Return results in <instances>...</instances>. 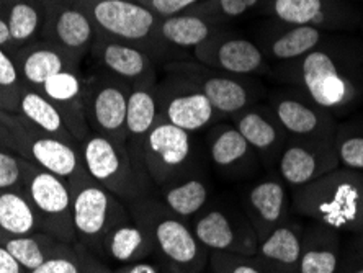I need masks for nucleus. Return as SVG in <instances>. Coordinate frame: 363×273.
<instances>
[{
    "label": "nucleus",
    "instance_id": "1",
    "mask_svg": "<svg viewBox=\"0 0 363 273\" xmlns=\"http://www.w3.org/2000/svg\"><path fill=\"white\" fill-rule=\"evenodd\" d=\"M291 210L345 234L363 233V174L337 167L291 191Z\"/></svg>",
    "mask_w": 363,
    "mask_h": 273
},
{
    "label": "nucleus",
    "instance_id": "2",
    "mask_svg": "<svg viewBox=\"0 0 363 273\" xmlns=\"http://www.w3.org/2000/svg\"><path fill=\"white\" fill-rule=\"evenodd\" d=\"M128 210L151 234L157 257L165 264L185 273H203L208 269L210 252L196 239L190 223L174 215L156 194L130 203Z\"/></svg>",
    "mask_w": 363,
    "mask_h": 273
},
{
    "label": "nucleus",
    "instance_id": "3",
    "mask_svg": "<svg viewBox=\"0 0 363 273\" xmlns=\"http://www.w3.org/2000/svg\"><path fill=\"white\" fill-rule=\"evenodd\" d=\"M81 159L85 172L126 205L156 194L146 167L126 144L90 131L81 141Z\"/></svg>",
    "mask_w": 363,
    "mask_h": 273
},
{
    "label": "nucleus",
    "instance_id": "4",
    "mask_svg": "<svg viewBox=\"0 0 363 273\" xmlns=\"http://www.w3.org/2000/svg\"><path fill=\"white\" fill-rule=\"evenodd\" d=\"M72 191V226L76 243L92 252L116 224L131 219L126 203L104 189L85 169L69 180Z\"/></svg>",
    "mask_w": 363,
    "mask_h": 273
},
{
    "label": "nucleus",
    "instance_id": "5",
    "mask_svg": "<svg viewBox=\"0 0 363 273\" xmlns=\"http://www.w3.org/2000/svg\"><path fill=\"white\" fill-rule=\"evenodd\" d=\"M92 18L97 33L106 38L128 43L156 57L167 51L159 38L156 15L133 0H74Z\"/></svg>",
    "mask_w": 363,
    "mask_h": 273
},
{
    "label": "nucleus",
    "instance_id": "6",
    "mask_svg": "<svg viewBox=\"0 0 363 273\" xmlns=\"http://www.w3.org/2000/svg\"><path fill=\"white\" fill-rule=\"evenodd\" d=\"M283 77L298 85L309 100L330 113L345 108L355 99V85L350 77L333 52L321 46L295 59L283 71Z\"/></svg>",
    "mask_w": 363,
    "mask_h": 273
},
{
    "label": "nucleus",
    "instance_id": "7",
    "mask_svg": "<svg viewBox=\"0 0 363 273\" xmlns=\"http://www.w3.org/2000/svg\"><path fill=\"white\" fill-rule=\"evenodd\" d=\"M143 160L156 190L199 172L194 135L161 115L144 141Z\"/></svg>",
    "mask_w": 363,
    "mask_h": 273
},
{
    "label": "nucleus",
    "instance_id": "8",
    "mask_svg": "<svg viewBox=\"0 0 363 273\" xmlns=\"http://www.w3.org/2000/svg\"><path fill=\"white\" fill-rule=\"evenodd\" d=\"M0 123L12 136L13 151L36 167L66 180L74 179L84 170L81 146H74L60 138L48 135L18 113L0 110Z\"/></svg>",
    "mask_w": 363,
    "mask_h": 273
},
{
    "label": "nucleus",
    "instance_id": "9",
    "mask_svg": "<svg viewBox=\"0 0 363 273\" xmlns=\"http://www.w3.org/2000/svg\"><path fill=\"white\" fill-rule=\"evenodd\" d=\"M23 191L38 216L40 231L66 244H76L69 180L26 162Z\"/></svg>",
    "mask_w": 363,
    "mask_h": 273
},
{
    "label": "nucleus",
    "instance_id": "10",
    "mask_svg": "<svg viewBox=\"0 0 363 273\" xmlns=\"http://www.w3.org/2000/svg\"><path fill=\"white\" fill-rule=\"evenodd\" d=\"M196 239L208 252L252 257L257 252L259 238L241 206L211 203L190 221Z\"/></svg>",
    "mask_w": 363,
    "mask_h": 273
},
{
    "label": "nucleus",
    "instance_id": "11",
    "mask_svg": "<svg viewBox=\"0 0 363 273\" xmlns=\"http://www.w3.org/2000/svg\"><path fill=\"white\" fill-rule=\"evenodd\" d=\"M167 72L180 74L190 79L221 116H236L249 106L255 105L260 95L257 85L244 79V76L216 71V69L203 66L199 61L170 62Z\"/></svg>",
    "mask_w": 363,
    "mask_h": 273
},
{
    "label": "nucleus",
    "instance_id": "12",
    "mask_svg": "<svg viewBox=\"0 0 363 273\" xmlns=\"http://www.w3.org/2000/svg\"><path fill=\"white\" fill-rule=\"evenodd\" d=\"M131 84L108 72L85 80L84 105L89 128L116 143L126 144V110Z\"/></svg>",
    "mask_w": 363,
    "mask_h": 273
},
{
    "label": "nucleus",
    "instance_id": "13",
    "mask_svg": "<svg viewBox=\"0 0 363 273\" xmlns=\"http://www.w3.org/2000/svg\"><path fill=\"white\" fill-rule=\"evenodd\" d=\"M157 106L164 120L190 135L211 128L223 118L190 79L172 72L157 84Z\"/></svg>",
    "mask_w": 363,
    "mask_h": 273
},
{
    "label": "nucleus",
    "instance_id": "14",
    "mask_svg": "<svg viewBox=\"0 0 363 273\" xmlns=\"http://www.w3.org/2000/svg\"><path fill=\"white\" fill-rule=\"evenodd\" d=\"M340 167L334 136L288 138L277 164L283 184L291 190L300 189Z\"/></svg>",
    "mask_w": 363,
    "mask_h": 273
},
{
    "label": "nucleus",
    "instance_id": "15",
    "mask_svg": "<svg viewBox=\"0 0 363 273\" xmlns=\"http://www.w3.org/2000/svg\"><path fill=\"white\" fill-rule=\"evenodd\" d=\"M43 4L45 23L41 40L82 61L97 40V28L92 18L74 0H43Z\"/></svg>",
    "mask_w": 363,
    "mask_h": 273
},
{
    "label": "nucleus",
    "instance_id": "16",
    "mask_svg": "<svg viewBox=\"0 0 363 273\" xmlns=\"http://www.w3.org/2000/svg\"><path fill=\"white\" fill-rule=\"evenodd\" d=\"M244 215L252 224L259 243L291 218V195L279 175H267L255 180L242 191Z\"/></svg>",
    "mask_w": 363,
    "mask_h": 273
},
{
    "label": "nucleus",
    "instance_id": "17",
    "mask_svg": "<svg viewBox=\"0 0 363 273\" xmlns=\"http://www.w3.org/2000/svg\"><path fill=\"white\" fill-rule=\"evenodd\" d=\"M195 57L203 66L234 76H252L269 71L264 51L255 43L221 30L195 48Z\"/></svg>",
    "mask_w": 363,
    "mask_h": 273
},
{
    "label": "nucleus",
    "instance_id": "18",
    "mask_svg": "<svg viewBox=\"0 0 363 273\" xmlns=\"http://www.w3.org/2000/svg\"><path fill=\"white\" fill-rule=\"evenodd\" d=\"M269 108L288 138L334 136L337 123L330 111L309 100L306 95L279 94L270 99Z\"/></svg>",
    "mask_w": 363,
    "mask_h": 273
},
{
    "label": "nucleus",
    "instance_id": "19",
    "mask_svg": "<svg viewBox=\"0 0 363 273\" xmlns=\"http://www.w3.org/2000/svg\"><path fill=\"white\" fill-rule=\"evenodd\" d=\"M206 143L211 164L228 179H245L262 169L257 154L233 123L218 121L213 125Z\"/></svg>",
    "mask_w": 363,
    "mask_h": 273
},
{
    "label": "nucleus",
    "instance_id": "20",
    "mask_svg": "<svg viewBox=\"0 0 363 273\" xmlns=\"http://www.w3.org/2000/svg\"><path fill=\"white\" fill-rule=\"evenodd\" d=\"M233 125L257 154L262 167L267 170L277 169L280 154L288 141V135L281 130L269 106H249L241 113L233 116Z\"/></svg>",
    "mask_w": 363,
    "mask_h": 273
},
{
    "label": "nucleus",
    "instance_id": "21",
    "mask_svg": "<svg viewBox=\"0 0 363 273\" xmlns=\"http://www.w3.org/2000/svg\"><path fill=\"white\" fill-rule=\"evenodd\" d=\"M26 87L38 90L46 80L69 69H79L81 61L45 40L20 46L12 55Z\"/></svg>",
    "mask_w": 363,
    "mask_h": 273
},
{
    "label": "nucleus",
    "instance_id": "22",
    "mask_svg": "<svg viewBox=\"0 0 363 273\" xmlns=\"http://www.w3.org/2000/svg\"><path fill=\"white\" fill-rule=\"evenodd\" d=\"M38 92L60 108L67 128L79 143L90 135L84 105L85 80L79 69H69L56 74L41 85Z\"/></svg>",
    "mask_w": 363,
    "mask_h": 273
},
{
    "label": "nucleus",
    "instance_id": "23",
    "mask_svg": "<svg viewBox=\"0 0 363 273\" xmlns=\"http://www.w3.org/2000/svg\"><path fill=\"white\" fill-rule=\"evenodd\" d=\"M159 118L156 74L131 84L126 110V147L143 160L144 141Z\"/></svg>",
    "mask_w": 363,
    "mask_h": 273
},
{
    "label": "nucleus",
    "instance_id": "24",
    "mask_svg": "<svg viewBox=\"0 0 363 273\" xmlns=\"http://www.w3.org/2000/svg\"><path fill=\"white\" fill-rule=\"evenodd\" d=\"M90 52L95 61L105 69V72L128 84H135L138 80L156 74L154 57L147 51L128 45V43L106 38L97 33V40Z\"/></svg>",
    "mask_w": 363,
    "mask_h": 273
},
{
    "label": "nucleus",
    "instance_id": "25",
    "mask_svg": "<svg viewBox=\"0 0 363 273\" xmlns=\"http://www.w3.org/2000/svg\"><path fill=\"white\" fill-rule=\"evenodd\" d=\"M94 254L99 255L110 267L116 265L115 269L157 257L156 244H154L151 234L140 223H136L133 216L125 223L116 224L105 235L97 252Z\"/></svg>",
    "mask_w": 363,
    "mask_h": 273
},
{
    "label": "nucleus",
    "instance_id": "26",
    "mask_svg": "<svg viewBox=\"0 0 363 273\" xmlns=\"http://www.w3.org/2000/svg\"><path fill=\"white\" fill-rule=\"evenodd\" d=\"M304 224L290 218L259 243L252 255L270 273H300Z\"/></svg>",
    "mask_w": 363,
    "mask_h": 273
},
{
    "label": "nucleus",
    "instance_id": "27",
    "mask_svg": "<svg viewBox=\"0 0 363 273\" xmlns=\"http://www.w3.org/2000/svg\"><path fill=\"white\" fill-rule=\"evenodd\" d=\"M342 247V233L314 221L304 224L300 273H337Z\"/></svg>",
    "mask_w": 363,
    "mask_h": 273
},
{
    "label": "nucleus",
    "instance_id": "28",
    "mask_svg": "<svg viewBox=\"0 0 363 273\" xmlns=\"http://www.w3.org/2000/svg\"><path fill=\"white\" fill-rule=\"evenodd\" d=\"M344 5L335 0H265V12L280 23L337 28L344 20Z\"/></svg>",
    "mask_w": 363,
    "mask_h": 273
},
{
    "label": "nucleus",
    "instance_id": "29",
    "mask_svg": "<svg viewBox=\"0 0 363 273\" xmlns=\"http://www.w3.org/2000/svg\"><path fill=\"white\" fill-rule=\"evenodd\" d=\"M157 191L159 198L174 215L190 223L210 205L213 189L206 177L196 172Z\"/></svg>",
    "mask_w": 363,
    "mask_h": 273
},
{
    "label": "nucleus",
    "instance_id": "30",
    "mask_svg": "<svg viewBox=\"0 0 363 273\" xmlns=\"http://www.w3.org/2000/svg\"><path fill=\"white\" fill-rule=\"evenodd\" d=\"M17 113L30 123H33L36 128H40L48 135L60 138L62 141L74 144V146H81V143L74 138L71 130L67 128V123L64 120L60 108L38 90L25 85L18 99Z\"/></svg>",
    "mask_w": 363,
    "mask_h": 273
},
{
    "label": "nucleus",
    "instance_id": "31",
    "mask_svg": "<svg viewBox=\"0 0 363 273\" xmlns=\"http://www.w3.org/2000/svg\"><path fill=\"white\" fill-rule=\"evenodd\" d=\"M323 36L324 31L314 26L283 23L281 28L267 35L264 48L267 56L279 61H295L319 48Z\"/></svg>",
    "mask_w": 363,
    "mask_h": 273
},
{
    "label": "nucleus",
    "instance_id": "32",
    "mask_svg": "<svg viewBox=\"0 0 363 273\" xmlns=\"http://www.w3.org/2000/svg\"><path fill=\"white\" fill-rule=\"evenodd\" d=\"M220 31V25L201 15L185 12L174 17L161 18L157 35L170 48H199Z\"/></svg>",
    "mask_w": 363,
    "mask_h": 273
},
{
    "label": "nucleus",
    "instance_id": "33",
    "mask_svg": "<svg viewBox=\"0 0 363 273\" xmlns=\"http://www.w3.org/2000/svg\"><path fill=\"white\" fill-rule=\"evenodd\" d=\"M0 15L17 48L41 40L45 23L43 0H0Z\"/></svg>",
    "mask_w": 363,
    "mask_h": 273
},
{
    "label": "nucleus",
    "instance_id": "34",
    "mask_svg": "<svg viewBox=\"0 0 363 273\" xmlns=\"http://www.w3.org/2000/svg\"><path fill=\"white\" fill-rule=\"evenodd\" d=\"M40 231L35 208L23 190H0V244Z\"/></svg>",
    "mask_w": 363,
    "mask_h": 273
},
{
    "label": "nucleus",
    "instance_id": "35",
    "mask_svg": "<svg viewBox=\"0 0 363 273\" xmlns=\"http://www.w3.org/2000/svg\"><path fill=\"white\" fill-rule=\"evenodd\" d=\"M2 245L18 262L21 269L28 273L38 269L46 260H50L51 257L60 254L61 250L72 244L62 243V240L52 238L51 234L36 231L33 234L20 235V238L5 240Z\"/></svg>",
    "mask_w": 363,
    "mask_h": 273
},
{
    "label": "nucleus",
    "instance_id": "36",
    "mask_svg": "<svg viewBox=\"0 0 363 273\" xmlns=\"http://www.w3.org/2000/svg\"><path fill=\"white\" fill-rule=\"evenodd\" d=\"M334 146L340 167L363 174V131L355 130L352 125H337Z\"/></svg>",
    "mask_w": 363,
    "mask_h": 273
},
{
    "label": "nucleus",
    "instance_id": "37",
    "mask_svg": "<svg viewBox=\"0 0 363 273\" xmlns=\"http://www.w3.org/2000/svg\"><path fill=\"white\" fill-rule=\"evenodd\" d=\"M23 89L25 84L17 71L12 55L0 48V110L17 113L18 99Z\"/></svg>",
    "mask_w": 363,
    "mask_h": 273
},
{
    "label": "nucleus",
    "instance_id": "38",
    "mask_svg": "<svg viewBox=\"0 0 363 273\" xmlns=\"http://www.w3.org/2000/svg\"><path fill=\"white\" fill-rule=\"evenodd\" d=\"M259 2L260 0H203L189 12L201 15V17L216 21L220 25L221 21L242 17Z\"/></svg>",
    "mask_w": 363,
    "mask_h": 273
},
{
    "label": "nucleus",
    "instance_id": "39",
    "mask_svg": "<svg viewBox=\"0 0 363 273\" xmlns=\"http://www.w3.org/2000/svg\"><path fill=\"white\" fill-rule=\"evenodd\" d=\"M26 162L13 149L0 147V190H23Z\"/></svg>",
    "mask_w": 363,
    "mask_h": 273
},
{
    "label": "nucleus",
    "instance_id": "40",
    "mask_svg": "<svg viewBox=\"0 0 363 273\" xmlns=\"http://www.w3.org/2000/svg\"><path fill=\"white\" fill-rule=\"evenodd\" d=\"M208 269L211 273H270L254 257L221 252L210 254Z\"/></svg>",
    "mask_w": 363,
    "mask_h": 273
},
{
    "label": "nucleus",
    "instance_id": "41",
    "mask_svg": "<svg viewBox=\"0 0 363 273\" xmlns=\"http://www.w3.org/2000/svg\"><path fill=\"white\" fill-rule=\"evenodd\" d=\"M337 273H363V233L349 234L347 240H344Z\"/></svg>",
    "mask_w": 363,
    "mask_h": 273
},
{
    "label": "nucleus",
    "instance_id": "42",
    "mask_svg": "<svg viewBox=\"0 0 363 273\" xmlns=\"http://www.w3.org/2000/svg\"><path fill=\"white\" fill-rule=\"evenodd\" d=\"M133 2L143 5L157 18H167L189 12L190 9H194L203 0H133Z\"/></svg>",
    "mask_w": 363,
    "mask_h": 273
},
{
    "label": "nucleus",
    "instance_id": "43",
    "mask_svg": "<svg viewBox=\"0 0 363 273\" xmlns=\"http://www.w3.org/2000/svg\"><path fill=\"white\" fill-rule=\"evenodd\" d=\"M28 273H81V265H79L74 244L67 245L60 254L51 257L50 260H46L38 269Z\"/></svg>",
    "mask_w": 363,
    "mask_h": 273
},
{
    "label": "nucleus",
    "instance_id": "44",
    "mask_svg": "<svg viewBox=\"0 0 363 273\" xmlns=\"http://www.w3.org/2000/svg\"><path fill=\"white\" fill-rule=\"evenodd\" d=\"M74 249H76L79 265H81V273H115L113 267H110L99 255H95L92 250L85 247V245L76 243Z\"/></svg>",
    "mask_w": 363,
    "mask_h": 273
},
{
    "label": "nucleus",
    "instance_id": "45",
    "mask_svg": "<svg viewBox=\"0 0 363 273\" xmlns=\"http://www.w3.org/2000/svg\"><path fill=\"white\" fill-rule=\"evenodd\" d=\"M115 273H162V260L157 259H147L141 262H135V264L123 265L115 269Z\"/></svg>",
    "mask_w": 363,
    "mask_h": 273
},
{
    "label": "nucleus",
    "instance_id": "46",
    "mask_svg": "<svg viewBox=\"0 0 363 273\" xmlns=\"http://www.w3.org/2000/svg\"><path fill=\"white\" fill-rule=\"evenodd\" d=\"M0 273H26L2 244H0Z\"/></svg>",
    "mask_w": 363,
    "mask_h": 273
},
{
    "label": "nucleus",
    "instance_id": "47",
    "mask_svg": "<svg viewBox=\"0 0 363 273\" xmlns=\"http://www.w3.org/2000/svg\"><path fill=\"white\" fill-rule=\"evenodd\" d=\"M0 48L7 52H10V55H13L15 50H17V46H15L12 35H10V30H9L7 23H5L2 15H0Z\"/></svg>",
    "mask_w": 363,
    "mask_h": 273
},
{
    "label": "nucleus",
    "instance_id": "48",
    "mask_svg": "<svg viewBox=\"0 0 363 273\" xmlns=\"http://www.w3.org/2000/svg\"><path fill=\"white\" fill-rule=\"evenodd\" d=\"M0 147L13 149L12 136H10V133L7 131V128H5L2 123H0Z\"/></svg>",
    "mask_w": 363,
    "mask_h": 273
},
{
    "label": "nucleus",
    "instance_id": "49",
    "mask_svg": "<svg viewBox=\"0 0 363 273\" xmlns=\"http://www.w3.org/2000/svg\"><path fill=\"white\" fill-rule=\"evenodd\" d=\"M162 273H185V272H182V270H179V269H175V267H172V265H169V264H165V262H162Z\"/></svg>",
    "mask_w": 363,
    "mask_h": 273
}]
</instances>
